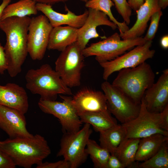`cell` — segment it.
<instances>
[{
    "mask_svg": "<svg viewBox=\"0 0 168 168\" xmlns=\"http://www.w3.org/2000/svg\"><path fill=\"white\" fill-rule=\"evenodd\" d=\"M30 20L28 16H12L0 23V29L6 36L4 48L8 64L7 70L11 77H15L21 72L28 54L27 36Z\"/></svg>",
    "mask_w": 168,
    "mask_h": 168,
    "instance_id": "cell-1",
    "label": "cell"
},
{
    "mask_svg": "<svg viewBox=\"0 0 168 168\" xmlns=\"http://www.w3.org/2000/svg\"><path fill=\"white\" fill-rule=\"evenodd\" d=\"M0 149L10 157L16 166L25 168L40 164L51 153L47 141L39 134L0 141Z\"/></svg>",
    "mask_w": 168,
    "mask_h": 168,
    "instance_id": "cell-2",
    "label": "cell"
},
{
    "mask_svg": "<svg viewBox=\"0 0 168 168\" xmlns=\"http://www.w3.org/2000/svg\"><path fill=\"white\" fill-rule=\"evenodd\" d=\"M25 78L27 89L33 94L39 95L40 99L56 100L58 95L72 94L70 88L48 64H43L36 69H29Z\"/></svg>",
    "mask_w": 168,
    "mask_h": 168,
    "instance_id": "cell-3",
    "label": "cell"
},
{
    "mask_svg": "<svg viewBox=\"0 0 168 168\" xmlns=\"http://www.w3.org/2000/svg\"><path fill=\"white\" fill-rule=\"evenodd\" d=\"M155 73L146 62L119 71L112 84L136 104H140L145 91L154 83Z\"/></svg>",
    "mask_w": 168,
    "mask_h": 168,
    "instance_id": "cell-4",
    "label": "cell"
},
{
    "mask_svg": "<svg viewBox=\"0 0 168 168\" xmlns=\"http://www.w3.org/2000/svg\"><path fill=\"white\" fill-rule=\"evenodd\" d=\"M121 38L118 33H115L86 47L82 50V54L85 57L95 56L100 64L112 60L134 47L143 44L147 41L141 36L122 40Z\"/></svg>",
    "mask_w": 168,
    "mask_h": 168,
    "instance_id": "cell-5",
    "label": "cell"
},
{
    "mask_svg": "<svg viewBox=\"0 0 168 168\" xmlns=\"http://www.w3.org/2000/svg\"><path fill=\"white\" fill-rule=\"evenodd\" d=\"M91 125L85 123L78 131L64 133L60 140V148L57 157L63 156L68 162L70 168H77L86 160L88 156L86 147L92 133Z\"/></svg>",
    "mask_w": 168,
    "mask_h": 168,
    "instance_id": "cell-6",
    "label": "cell"
},
{
    "mask_svg": "<svg viewBox=\"0 0 168 168\" xmlns=\"http://www.w3.org/2000/svg\"><path fill=\"white\" fill-rule=\"evenodd\" d=\"M76 42L61 53L55 62V70L69 87L81 85V72L84 66V56Z\"/></svg>",
    "mask_w": 168,
    "mask_h": 168,
    "instance_id": "cell-7",
    "label": "cell"
},
{
    "mask_svg": "<svg viewBox=\"0 0 168 168\" xmlns=\"http://www.w3.org/2000/svg\"><path fill=\"white\" fill-rule=\"evenodd\" d=\"M101 88L107 100V108L122 124L127 123L138 115L140 104H136L115 86L107 81Z\"/></svg>",
    "mask_w": 168,
    "mask_h": 168,
    "instance_id": "cell-8",
    "label": "cell"
},
{
    "mask_svg": "<svg viewBox=\"0 0 168 168\" xmlns=\"http://www.w3.org/2000/svg\"><path fill=\"white\" fill-rule=\"evenodd\" d=\"M62 102L40 99L38 102L40 110L45 113L57 118L63 133H72L79 130L83 123L71 102V97L59 95Z\"/></svg>",
    "mask_w": 168,
    "mask_h": 168,
    "instance_id": "cell-9",
    "label": "cell"
},
{
    "mask_svg": "<svg viewBox=\"0 0 168 168\" xmlns=\"http://www.w3.org/2000/svg\"><path fill=\"white\" fill-rule=\"evenodd\" d=\"M161 113L148 111L142 100L139 113L132 120L121 125L124 128L126 138L141 139L159 133L168 136V131L162 129L160 125Z\"/></svg>",
    "mask_w": 168,
    "mask_h": 168,
    "instance_id": "cell-10",
    "label": "cell"
},
{
    "mask_svg": "<svg viewBox=\"0 0 168 168\" xmlns=\"http://www.w3.org/2000/svg\"><path fill=\"white\" fill-rule=\"evenodd\" d=\"M53 28L44 15L31 18L28 28L27 47L28 54L33 60H40L44 57Z\"/></svg>",
    "mask_w": 168,
    "mask_h": 168,
    "instance_id": "cell-11",
    "label": "cell"
},
{
    "mask_svg": "<svg viewBox=\"0 0 168 168\" xmlns=\"http://www.w3.org/2000/svg\"><path fill=\"white\" fill-rule=\"evenodd\" d=\"M152 40L138 45L115 59L99 64L103 69V79L107 81L113 73L124 69L135 67L152 58L155 51L151 49Z\"/></svg>",
    "mask_w": 168,
    "mask_h": 168,
    "instance_id": "cell-12",
    "label": "cell"
},
{
    "mask_svg": "<svg viewBox=\"0 0 168 168\" xmlns=\"http://www.w3.org/2000/svg\"><path fill=\"white\" fill-rule=\"evenodd\" d=\"M88 9V15L85 22L82 27L77 29L76 42L82 50L86 47L91 39L100 37L97 31V27L106 26L113 30L118 27L103 12L92 8Z\"/></svg>",
    "mask_w": 168,
    "mask_h": 168,
    "instance_id": "cell-13",
    "label": "cell"
},
{
    "mask_svg": "<svg viewBox=\"0 0 168 168\" xmlns=\"http://www.w3.org/2000/svg\"><path fill=\"white\" fill-rule=\"evenodd\" d=\"M147 110L161 112L168 105V69H166L157 81L145 91L142 98Z\"/></svg>",
    "mask_w": 168,
    "mask_h": 168,
    "instance_id": "cell-14",
    "label": "cell"
},
{
    "mask_svg": "<svg viewBox=\"0 0 168 168\" xmlns=\"http://www.w3.org/2000/svg\"><path fill=\"white\" fill-rule=\"evenodd\" d=\"M24 114L16 109L0 105V128L9 138L30 137L33 135L27 130Z\"/></svg>",
    "mask_w": 168,
    "mask_h": 168,
    "instance_id": "cell-15",
    "label": "cell"
},
{
    "mask_svg": "<svg viewBox=\"0 0 168 168\" xmlns=\"http://www.w3.org/2000/svg\"><path fill=\"white\" fill-rule=\"evenodd\" d=\"M71 102L78 115L84 112L108 110L104 92L87 87L81 89L72 97Z\"/></svg>",
    "mask_w": 168,
    "mask_h": 168,
    "instance_id": "cell-16",
    "label": "cell"
},
{
    "mask_svg": "<svg viewBox=\"0 0 168 168\" xmlns=\"http://www.w3.org/2000/svg\"><path fill=\"white\" fill-rule=\"evenodd\" d=\"M38 11L42 12L48 19L53 27L67 25L77 29L82 27L85 22L88 15L87 10L80 15H77L68 7L65 6L67 13L63 14L54 11L50 5L36 3Z\"/></svg>",
    "mask_w": 168,
    "mask_h": 168,
    "instance_id": "cell-17",
    "label": "cell"
},
{
    "mask_svg": "<svg viewBox=\"0 0 168 168\" xmlns=\"http://www.w3.org/2000/svg\"><path fill=\"white\" fill-rule=\"evenodd\" d=\"M0 105L16 109L25 114L29 106L26 92L23 87L15 83L0 85Z\"/></svg>",
    "mask_w": 168,
    "mask_h": 168,
    "instance_id": "cell-18",
    "label": "cell"
},
{
    "mask_svg": "<svg viewBox=\"0 0 168 168\" xmlns=\"http://www.w3.org/2000/svg\"><path fill=\"white\" fill-rule=\"evenodd\" d=\"M159 0H144L143 3L136 11L137 20L133 26L126 31L119 35L122 39H127L141 37L144 33L147 23L152 15L161 10Z\"/></svg>",
    "mask_w": 168,
    "mask_h": 168,
    "instance_id": "cell-19",
    "label": "cell"
},
{
    "mask_svg": "<svg viewBox=\"0 0 168 168\" xmlns=\"http://www.w3.org/2000/svg\"><path fill=\"white\" fill-rule=\"evenodd\" d=\"M77 38V28L68 26L54 27L50 34L47 49L61 52L76 42Z\"/></svg>",
    "mask_w": 168,
    "mask_h": 168,
    "instance_id": "cell-20",
    "label": "cell"
},
{
    "mask_svg": "<svg viewBox=\"0 0 168 168\" xmlns=\"http://www.w3.org/2000/svg\"><path fill=\"white\" fill-rule=\"evenodd\" d=\"M168 136L157 133L140 139L135 156V161H145L154 155L165 143Z\"/></svg>",
    "mask_w": 168,
    "mask_h": 168,
    "instance_id": "cell-21",
    "label": "cell"
},
{
    "mask_svg": "<svg viewBox=\"0 0 168 168\" xmlns=\"http://www.w3.org/2000/svg\"><path fill=\"white\" fill-rule=\"evenodd\" d=\"M83 123H88L94 129L99 133L118 124L116 119L111 115L108 110L99 112H86L78 114Z\"/></svg>",
    "mask_w": 168,
    "mask_h": 168,
    "instance_id": "cell-22",
    "label": "cell"
},
{
    "mask_svg": "<svg viewBox=\"0 0 168 168\" xmlns=\"http://www.w3.org/2000/svg\"><path fill=\"white\" fill-rule=\"evenodd\" d=\"M139 138H125L118 146L113 155L125 167H133L140 140Z\"/></svg>",
    "mask_w": 168,
    "mask_h": 168,
    "instance_id": "cell-23",
    "label": "cell"
},
{
    "mask_svg": "<svg viewBox=\"0 0 168 168\" xmlns=\"http://www.w3.org/2000/svg\"><path fill=\"white\" fill-rule=\"evenodd\" d=\"M125 130L122 125L116 126L100 133V145L113 154L126 138Z\"/></svg>",
    "mask_w": 168,
    "mask_h": 168,
    "instance_id": "cell-24",
    "label": "cell"
},
{
    "mask_svg": "<svg viewBox=\"0 0 168 168\" xmlns=\"http://www.w3.org/2000/svg\"><path fill=\"white\" fill-rule=\"evenodd\" d=\"M36 2L33 0H20L9 4L4 9L1 16V21L6 18L16 16L22 17L34 15L38 11Z\"/></svg>",
    "mask_w": 168,
    "mask_h": 168,
    "instance_id": "cell-25",
    "label": "cell"
},
{
    "mask_svg": "<svg viewBox=\"0 0 168 168\" xmlns=\"http://www.w3.org/2000/svg\"><path fill=\"white\" fill-rule=\"evenodd\" d=\"M96 168H107V163L110 153L99 145L95 140L89 139L85 149Z\"/></svg>",
    "mask_w": 168,
    "mask_h": 168,
    "instance_id": "cell-26",
    "label": "cell"
},
{
    "mask_svg": "<svg viewBox=\"0 0 168 168\" xmlns=\"http://www.w3.org/2000/svg\"><path fill=\"white\" fill-rule=\"evenodd\" d=\"M114 6L112 0H88L85 4V7L88 8L94 9L105 13L109 19L117 26L120 33L124 32L129 28L125 22H119L114 17L111 10Z\"/></svg>",
    "mask_w": 168,
    "mask_h": 168,
    "instance_id": "cell-27",
    "label": "cell"
},
{
    "mask_svg": "<svg viewBox=\"0 0 168 168\" xmlns=\"http://www.w3.org/2000/svg\"><path fill=\"white\" fill-rule=\"evenodd\" d=\"M168 142L164 143L158 151L148 159L135 163L133 167L138 168H168Z\"/></svg>",
    "mask_w": 168,
    "mask_h": 168,
    "instance_id": "cell-28",
    "label": "cell"
},
{
    "mask_svg": "<svg viewBox=\"0 0 168 168\" xmlns=\"http://www.w3.org/2000/svg\"><path fill=\"white\" fill-rule=\"evenodd\" d=\"M118 13L122 17L124 21L128 25L130 22L132 9L126 0H113Z\"/></svg>",
    "mask_w": 168,
    "mask_h": 168,
    "instance_id": "cell-29",
    "label": "cell"
},
{
    "mask_svg": "<svg viewBox=\"0 0 168 168\" xmlns=\"http://www.w3.org/2000/svg\"><path fill=\"white\" fill-rule=\"evenodd\" d=\"M162 15L161 10L154 13L151 17V23L147 31L144 38L146 41H152L154 38L157 31L159 22Z\"/></svg>",
    "mask_w": 168,
    "mask_h": 168,
    "instance_id": "cell-30",
    "label": "cell"
},
{
    "mask_svg": "<svg viewBox=\"0 0 168 168\" xmlns=\"http://www.w3.org/2000/svg\"><path fill=\"white\" fill-rule=\"evenodd\" d=\"M36 168H70L68 161L63 160L54 162H45L37 165Z\"/></svg>",
    "mask_w": 168,
    "mask_h": 168,
    "instance_id": "cell-31",
    "label": "cell"
},
{
    "mask_svg": "<svg viewBox=\"0 0 168 168\" xmlns=\"http://www.w3.org/2000/svg\"><path fill=\"white\" fill-rule=\"evenodd\" d=\"M16 166L10 157L0 149V168H15Z\"/></svg>",
    "mask_w": 168,
    "mask_h": 168,
    "instance_id": "cell-32",
    "label": "cell"
},
{
    "mask_svg": "<svg viewBox=\"0 0 168 168\" xmlns=\"http://www.w3.org/2000/svg\"><path fill=\"white\" fill-rule=\"evenodd\" d=\"M7 68L8 64L4 48L0 43V74H4Z\"/></svg>",
    "mask_w": 168,
    "mask_h": 168,
    "instance_id": "cell-33",
    "label": "cell"
},
{
    "mask_svg": "<svg viewBox=\"0 0 168 168\" xmlns=\"http://www.w3.org/2000/svg\"><path fill=\"white\" fill-rule=\"evenodd\" d=\"M124 165L113 154H110L108 161L107 168H124Z\"/></svg>",
    "mask_w": 168,
    "mask_h": 168,
    "instance_id": "cell-34",
    "label": "cell"
},
{
    "mask_svg": "<svg viewBox=\"0 0 168 168\" xmlns=\"http://www.w3.org/2000/svg\"><path fill=\"white\" fill-rule=\"evenodd\" d=\"M160 125L162 129L168 131V105L161 112Z\"/></svg>",
    "mask_w": 168,
    "mask_h": 168,
    "instance_id": "cell-35",
    "label": "cell"
},
{
    "mask_svg": "<svg viewBox=\"0 0 168 168\" xmlns=\"http://www.w3.org/2000/svg\"><path fill=\"white\" fill-rule=\"evenodd\" d=\"M36 3L46 4L52 5L59 2H65L68 0H33Z\"/></svg>",
    "mask_w": 168,
    "mask_h": 168,
    "instance_id": "cell-36",
    "label": "cell"
},
{
    "mask_svg": "<svg viewBox=\"0 0 168 168\" xmlns=\"http://www.w3.org/2000/svg\"><path fill=\"white\" fill-rule=\"evenodd\" d=\"M11 0H2L0 5V23L1 21V16L5 8L10 3Z\"/></svg>",
    "mask_w": 168,
    "mask_h": 168,
    "instance_id": "cell-37",
    "label": "cell"
},
{
    "mask_svg": "<svg viewBox=\"0 0 168 168\" xmlns=\"http://www.w3.org/2000/svg\"><path fill=\"white\" fill-rule=\"evenodd\" d=\"M160 45L162 48L164 49L168 48V35H166L163 36L160 40Z\"/></svg>",
    "mask_w": 168,
    "mask_h": 168,
    "instance_id": "cell-38",
    "label": "cell"
},
{
    "mask_svg": "<svg viewBox=\"0 0 168 168\" xmlns=\"http://www.w3.org/2000/svg\"><path fill=\"white\" fill-rule=\"evenodd\" d=\"M158 3L161 9H165L168 5V0H159Z\"/></svg>",
    "mask_w": 168,
    "mask_h": 168,
    "instance_id": "cell-39",
    "label": "cell"
},
{
    "mask_svg": "<svg viewBox=\"0 0 168 168\" xmlns=\"http://www.w3.org/2000/svg\"><path fill=\"white\" fill-rule=\"evenodd\" d=\"M81 1L85 2V3L87 2L88 0H80Z\"/></svg>",
    "mask_w": 168,
    "mask_h": 168,
    "instance_id": "cell-40",
    "label": "cell"
}]
</instances>
